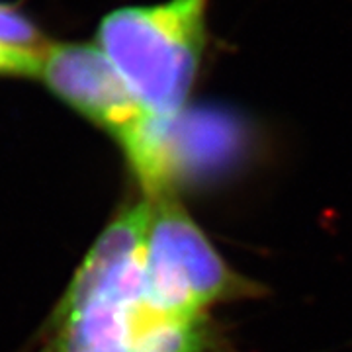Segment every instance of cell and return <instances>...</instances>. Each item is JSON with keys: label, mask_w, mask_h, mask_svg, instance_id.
I'll return each instance as SVG.
<instances>
[{"label": "cell", "mask_w": 352, "mask_h": 352, "mask_svg": "<svg viewBox=\"0 0 352 352\" xmlns=\"http://www.w3.org/2000/svg\"><path fill=\"white\" fill-rule=\"evenodd\" d=\"M212 2L127 4L98 24L94 43L145 110L161 120H175L188 110L210 43Z\"/></svg>", "instance_id": "7a4b0ae2"}, {"label": "cell", "mask_w": 352, "mask_h": 352, "mask_svg": "<svg viewBox=\"0 0 352 352\" xmlns=\"http://www.w3.org/2000/svg\"><path fill=\"white\" fill-rule=\"evenodd\" d=\"M39 78L55 98L112 138L138 184L159 176L176 118L147 112L94 41L51 43Z\"/></svg>", "instance_id": "3957f363"}, {"label": "cell", "mask_w": 352, "mask_h": 352, "mask_svg": "<svg viewBox=\"0 0 352 352\" xmlns=\"http://www.w3.org/2000/svg\"><path fill=\"white\" fill-rule=\"evenodd\" d=\"M41 63L43 55L0 45V76L4 78H39Z\"/></svg>", "instance_id": "8992f818"}, {"label": "cell", "mask_w": 352, "mask_h": 352, "mask_svg": "<svg viewBox=\"0 0 352 352\" xmlns=\"http://www.w3.org/2000/svg\"><path fill=\"white\" fill-rule=\"evenodd\" d=\"M0 45L45 55L51 41L30 16L14 4L0 2Z\"/></svg>", "instance_id": "5b68a950"}, {"label": "cell", "mask_w": 352, "mask_h": 352, "mask_svg": "<svg viewBox=\"0 0 352 352\" xmlns=\"http://www.w3.org/2000/svg\"><path fill=\"white\" fill-rule=\"evenodd\" d=\"M143 196L149 198L145 270L164 309L194 319L215 303L251 296L254 286L229 268L180 206L176 192Z\"/></svg>", "instance_id": "277c9868"}, {"label": "cell", "mask_w": 352, "mask_h": 352, "mask_svg": "<svg viewBox=\"0 0 352 352\" xmlns=\"http://www.w3.org/2000/svg\"><path fill=\"white\" fill-rule=\"evenodd\" d=\"M149 198L124 206L88 251L53 311L43 352H219L204 317H178L153 294L145 270Z\"/></svg>", "instance_id": "6da1fadb"}]
</instances>
